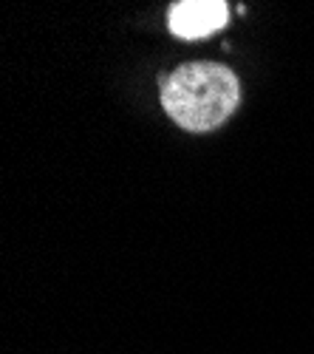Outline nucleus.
<instances>
[{"mask_svg":"<svg viewBox=\"0 0 314 354\" xmlns=\"http://www.w3.org/2000/svg\"><path fill=\"white\" fill-rule=\"evenodd\" d=\"M238 77L221 63H187L161 82V105L187 131H213L238 108Z\"/></svg>","mask_w":314,"mask_h":354,"instance_id":"nucleus-1","label":"nucleus"},{"mask_svg":"<svg viewBox=\"0 0 314 354\" xmlns=\"http://www.w3.org/2000/svg\"><path fill=\"white\" fill-rule=\"evenodd\" d=\"M170 32L181 40L207 37L226 23V3L221 0H181L170 6Z\"/></svg>","mask_w":314,"mask_h":354,"instance_id":"nucleus-2","label":"nucleus"}]
</instances>
